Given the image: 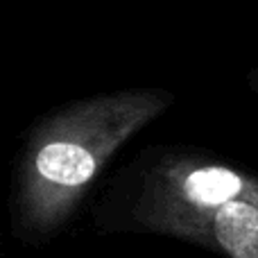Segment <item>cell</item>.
I'll return each mask as SVG.
<instances>
[{"mask_svg":"<svg viewBox=\"0 0 258 258\" xmlns=\"http://www.w3.org/2000/svg\"><path fill=\"white\" fill-rule=\"evenodd\" d=\"M174 100L163 86H134L77 98L41 116L14 165V233L30 245L61 233L118 152L168 113Z\"/></svg>","mask_w":258,"mask_h":258,"instance_id":"7a4b0ae2","label":"cell"},{"mask_svg":"<svg viewBox=\"0 0 258 258\" xmlns=\"http://www.w3.org/2000/svg\"><path fill=\"white\" fill-rule=\"evenodd\" d=\"M245 82H247V86H249V91L258 98V63L256 66H251L249 71H247V75H245Z\"/></svg>","mask_w":258,"mask_h":258,"instance_id":"3957f363","label":"cell"},{"mask_svg":"<svg viewBox=\"0 0 258 258\" xmlns=\"http://www.w3.org/2000/svg\"><path fill=\"white\" fill-rule=\"evenodd\" d=\"M93 224L104 236H161L258 258V174L195 147H147L109 181Z\"/></svg>","mask_w":258,"mask_h":258,"instance_id":"6da1fadb","label":"cell"},{"mask_svg":"<svg viewBox=\"0 0 258 258\" xmlns=\"http://www.w3.org/2000/svg\"><path fill=\"white\" fill-rule=\"evenodd\" d=\"M256 9H258V0H256Z\"/></svg>","mask_w":258,"mask_h":258,"instance_id":"277c9868","label":"cell"}]
</instances>
